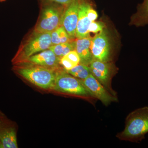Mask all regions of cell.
<instances>
[{"instance_id": "6da1fadb", "label": "cell", "mask_w": 148, "mask_h": 148, "mask_svg": "<svg viewBox=\"0 0 148 148\" xmlns=\"http://www.w3.org/2000/svg\"><path fill=\"white\" fill-rule=\"evenodd\" d=\"M148 133V107L145 106L132 111L125 119L124 129L116 137L122 141L139 143Z\"/></svg>"}, {"instance_id": "7a4b0ae2", "label": "cell", "mask_w": 148, "mask_h": 148, "mask_svg": "<svg viewBox=\"0 0 148 148\" xmlns=\"http://www.w3.org/2000/svg\"><path fill=\"white\" fill-rule=\"evenodd\" d=\"M14 65V71L20 77L43 89H52L58 70L25 62Z\"/></svg>"}, {"instance_id": "3957f363", "label": "cell", "mask_w": 148, "mask_h": 148, "mask_svg": "<svg viewBox=\"0 0 148 148\" xmlns=\"http://www.w3.org/2000/svg\"><path fill=\"white\" fill-rule=\"evenodd\" d=\"M51 46V33H39L34 30L22 41L12 60L13 65L47 49Z\"/></svg>"}, {"instance_id": "277c9868", "label": "cell", "mask_w": 148, "mask_h": 148, "mask_svg": "<svg viewBox=\"0 0 148 148\" xmlns=\"http://www.w3.org/2000/svg\"><path fill=\"white\" fill-rule=\"evenodd\" d=\"M40 12L34 31L51 33L61 26L66 5L55 3H40Z\"/></svg>"}, {"instance_id": "5b68a950", "label": "cell", "mask_w": 148, "mask_h": 148, "mask_svg": "<svg viewBox=\"0 0 148 148\" xmlns=\"http://www.w3.org/2000/svg\"><path fill=\"white\" fill-rule=\"evenodd\" d=\"M52 89L62 93L86 98H93L83 84L81 79L73 76L62 68L56 71Z\"/></svg>"}, {"instance_id": "8992f818", "label": "cell", "mask_w": 148, "mask_h": 148, "mask_svg": "<svg viewBox=\"0 0 148 148\" xmlns=\"http://www.w3.org/2000/svg\"><path fill=\"white\" fill-rule=\"evenodd\" d=\"M90 49L93 59L102 62H110L111 43L108 33L106 28L92 38Z\"/></svg>"}, {"instance_id": "52a82bcc", "label": "cell", "mask_w": 148, "mask_h": 148, "mask_svg": "<svg viewBox=\"0 0 148 148\" xmlns=\"http://www.w3.org/2000/svg\"><path fill=\"white\" fill-rule=\"evenodd\" d=\"M91 74L111 94L116 96L112 86V78L114 74V67L109 62H102L93 59L89 65Z\"/></svg>"}, {"instance_id": "ba28073f", "label": "cell", "mask_w": 148, "mask_h": 148, "mask_svg": "<svg viewBox=\"0 0 148 148\" xmlns=\"http://www.w3.org/2000/svg\"><path fill=\"white\" fill-rule=\"evenodd\" d=\"M81 80L92 98L98 99L105 106L118 101L117 96L111 94L92 74Z\"/></svg>"}, {"instance_id": "9c48e42d", "label": "cell", "mask_w": 148, "mask_h": 148, "mask_svg": "<svg viewBox=\"0 0 148 148\" xmlns=\"http://www.w3.org/2000/svg\"><path fill=\"white\" fill-rule=\"evenodd\" d=\"M81 0H72L66 5L61 26L66 29L71 39H76V30Z\"/></svg>"}, {"instance_id": "30bf717a", "label": "cell", "mask_w": 148, "mask_h": 148, "mask_svg": "<svg viewBox=\"0 0 148 148\" xmlns=\"http://www.w3.org/2000/svg\"><path fill=\"white\" fill-rule=\"evenodd\" d=\"M60 60L53 51L47 49L32 56L20 63L25 62L57 70L61 69Z\"/></svg>"}, {"instance_id": "8fae6325", "label": "cell", "mask_w": 148, "mask_h": 148, "mask_svg": "<svg viewBox=\"0 0 148 148\" xmlns=\"http://www.w3.org/2000/svg\"><path fill=\"white\" fill-rule=\"evenodd\" d=\"M92 4L90 0L81 1L76 30V39L83 38L90 36L88 29L92 21L88 15V11Z\"/></svg>"}, {"instance_id": "7c38bea8", "label": "cell", "mask_w": 148, "mask_h": 148, "mask_svg": "<svg viewBox=\"0 0 148 148\" xmlns=\"http://www.w3.org/2000/svg\"><path fill=\"white\" fill-rule=\"evenodd\" d=\"M0 120V148H17L16 130L10 122Z\"/></svg>"}, {"instance_id": "4fadbf2b", "label": "cell", "mask_w": 148, "mask_h": 148, "mask_svg": "<svg viewBox=\"0 0 148 148\" xmlns=\"http://www.w3.org/2000/svg\"><path fill=\"white\" fill-rule=\"evenodd\" d=\"M91 39L90 36L75 39V50L79 56V64L89 66L93 59L90 49Z\"/></svg>"}, {"instance_id": "5bb4252c", "label": "cell", "mask_w": 148, "mask_h": 148, "mask_svg": "<svg viewBox=\"0 0 148 148\" xmlns=\"http://www.w3.org/2000/svg\"><path fill=\"white\" fill-rule=\"evenodd\" d=\"M130 24L138 27L148 25V0H144L138 5L137 12L131 16Z\"/></svg>"}, {"instance_id": "9a60e30c", "label": "cell", "mask_w": 148, "mask_h": 148, "mask_svg": "<svg viewBox=\"0 0 148 148\" xmlns=\"http://www.w3.org/2000/svg\"><path fill=\"white\" fill-rule=\"evenodd\" d=\"M75 40H74L69 42L51 45L49 49L61 59L70 51L75 50Z\"/></svg>"}, {"instance_id": "2e32d148", "label": "cell", "mask_w": 148, "mask_h": 148, "mask_svg": "<svg viewBox=\"0 0 148 148\" xmlns=\"http://www.w3.org/2000/svg\"><path fill=\"white\" fill-rule=\"evenodd\" d=\"M79 63V57L75 50L70 51L60 60L61 66L66 71L71 70Z\"/></svg>"}, {"instance_id": "e0dca14e", "label": "cell", "mask_w": 148, "mask_h": 148, "mask_svg": "<svg viewBox=\"0 0 148 148\" xmlns=\"http://www.w3.org/2000/svg\"><path fill=\"white\" fill-rule=\"evenodd\" d=\"M51 45L69 42L73 40L69 37L66 29L62 26L51 32Z\"/></svg>"}, {"instance_id": "ac0fdd59", "label": "cell", "mask_w": 148, "mask_h": 148, "mask_svg": "<svg viewBox=\"0 0 148 148\" xmlns=\"http://www.w3.org/2000/svg\"><path fill=\"white\" fill-rule=\"evenodd\" d=\"M66 71L73 76L81 80L85 79L91 74L89 66L81 64H79L71 70Z\"/></svg>"}, {"instance_id": "d6986e66", "label": "cell", "mask_w": 148, "mask_h": 148, "mask_svg": "<svg viewBox=\"0 0 148 148\" xmlns=\"http://www.w3.org/2000/svg\"><path fill=\"white\" fill-rule=\"evenodd\" d=\"M106 28V25L102 21H93L89 26L88 31L89 33L97 34Z\"/></svg>"}, {"instance_id": "ffe728a7", "label": "cell", "mask_w": 148, "mask_h": 148, "mask_svg": "<svg viewBox=\"0 0 148 148\" xmlns=\"http://www.w3.org/2000/svg\"><path fill=\"white\" fill-rule=\"evenodd\" d=\"M39 3H56L64 5H68L72 0H38Z\"/></svg>"}, {"instance_id": "44dd1931", "label": "cell", "mask_w": 148, "mask_h": 148, "mask_svg": "<svg viewBox=\"0 0 148 148\" xmlns=\"http://www.w3.org/2000/svg\"><path fill=\"white\" fill-rule=\"evenodd\" d=\"M1 114H0V120L1 119L3 118Z\"/></svg>"}, {"instance_id": "7402d4cb", "label": "cell", "mask_w": 148, "mask_h": 148, "mask_svg": "<svg viewBox=\"0 0 148 148\" xmlns=\"http://www.w3.org/2000/svg\"><path fill=\"white\" fill-rule=\"evenodd\" d=\"M5 1V0H0V2H1L4 1Z\"/></svg>"}]
</instances>
